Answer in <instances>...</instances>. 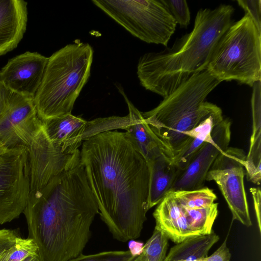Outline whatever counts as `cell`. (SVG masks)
Here are the masks:
<instances>
[{"mask_svg":"<svg viewBox=\"0 0 261 261\" xmlns=\"http://www.w3.org/2000/svg\"><path fill=\"white\" fill-rule=\"evenodd\" d=\"M180 28H186L190 22V10L185 0H161Z\"/></svg>","mask_w":261,"mask_h":261,"instance_id":"obj_26","label":"cell"},{"mask_svg":"<svg viewBox=\"0 0 261 261\" xmlns=\"http://www.w3.org/2000/svg\"><path fill=\"white\" fill-rule=\"evenodd\" d=\"M218 203H214L210 206L188 209L182 207L186 219L192 230L197 235L211 233L213 226L218 214Z\"/></svg>","mask_w":261,"mask_h":261,"instance_id":"obj_22","label":"cell"},{"mask_svg":"<svg viewBox=\"0 0 261 261\" xmlns=\"http://www.w3.org/2000/svg\"><path fill=\"white\" fill-rule=\"evenodd\" d=\"M42 124L34 98L12 91L0 82V146L27 147Z\"/></svg>","mask_w":261,"mask_h":261,"instance_id":"obj_9","label":"cell"},{"mask_svg":"<svg viewBox=\"0 0 261 261\" xmlns=\"http://www.w3.org/2000/svg\"><path fill=\"white\" fill-rule=\"evenodd\" d=\"M226 240V239L212 255L200 259L198 261H230L231 254L227 246Z\"/></svg>","mask_w":261,"mask_h":261,"instance_id":"obj_30","label":"cell"},{"mask_svg":"<svg viewBox=\"0 0 261 261\" xmlns=\"http://www.w3.org/2000/svg\"><path fill=\"white\" fill-rule=\"evenodd\" d=\"M231 121L225 118L213 128L212 140L206 142L179 171L171 191H192L203 188L208 171L219 155L229 147Z\"/></svg>","mask_w":261,"mask_h":261,"instance_id":"obj_13","label":"cell"},{"mask_svg":"<svg viewBox=\"0 0 261 261\" xmlns=\"http://www.w3.org/2000/svg\"><path fill=\"white\" fill-rule=\"evenodd\" d=\"M252 87V132L249 152L244 162V169L247 179L259 185L261 179V81L255 82Z\"/></svg>","mask_w":261,"mask_h":261,"instance_id":"obj_18","label":"cell"},{"mask_svg":"<svg viewBox=\"0 0 261 261\" xmlns=\"http://www.w3.org/2000/svg\"><path fill=\"white\" fill-rule=\"evenodd\" d=\"M21 261H40L38 254L30 255Z\"/></svg>","mask_w":261,"mask_h":261,"instance_id":"obj_33","label":"cell"},{"mask_svg":"<svg viewBox=\"0 0 261 261\" xmlns=\"http://www.w3.org/2000/svg\"><path fill=\"white\" fill-rule=\"evenodd\" d=\"M224 118L221 109L214 104L207 115L188 133L190 138L189 141L178 153L170 158L172 162L180 171L186 167L206 142L212 140L211 133L214 127Z\"/></svg>","mask_w":261,"mask_h":261,"instance_id":"obj_20","label":"cell"},{"mask_svg":"<svg viewBox=\"0 0 261 261\" xmlns=\"http://www.w3.org/2000/svg\"><path fill=\"white\" fill-rule=\"evenodd\" d=\"M93 51L88 43L66 45L48 58L34 101L41 121L71 114L90 74Z\"/></svg>","mask_w":261,"mask_h":261,"instance_id":"obj_5","label":"cell"},{"mask_svg":"<svg viewBox=\"0 0 261 261\" xmlns=\"http://www.w3.org/2000/svg\"><path fill=\"white\" fill-rule=\"evenodd\" d=\"M42 123L52 143L66 154L78 150L85 140L99 133L118 128L114 116L87 121L71 113L50 118Z\"/></svg>","mask_w":261,"mask_h":261,"instance_id":"obj_12","label":"cell"},{"mask_svg":"<svg viewBox=\"0 0 261 261\" xmlns=\"http://www.w3.org/2000/svg\"><path fill=\"white\" fill-rule=\"evenodd\" d=\"M207 70L221 82L251 87L261 80V33L245 14L233 22L217 43Z\"/></svg>","mask_w":261,"mask_h":261,"instance_id":"obj_6","label":"cell"},{"mask_svg":"<svg viewBox=\"0 0 261 261\" xmlns=\"http://www.w3.org/2000/svg\"><path fill=\"white\" fill-rule=\"evenodd\" d=\"M220 83L205 70L180 85L154 109L141 112L145 121L173 156L190 139L188 133L212 109L214 103L205 99Z\"/></svg>","mask_w":261,"mask_h":261,"instance_id":"obj_4","label":"cell"},{"mask_svg":"<svg viewBox=\"0 0 261 261\" xmlns=\"http://www.w3.org/2000/svg\"><path fill=\"white\" fill-rule=\"evenodd\" d=\"M237 3L261 33V1L238 0Z\"/></svg>","mask_w":261,"mask_h":261,"instance_id":"obj_28","label":"cell"},{"mask_svg":"<svg viewBox=\"0 0 261 261\" xmlns=\"http://www.w3.org/2000/svg\"><path fill=\"white\" fill-rule=\"evenodd\" d=\"M28 19L27 2L0 0V56L17 47L26 32Z\"/></svg>","mask_w":261,"mask_h":261,"instance_id":"obj_16","label":"cell"},{"mask_svg":"<svg viewBox=\"0 0 261 261\" xmlns=\"http://www.w3.org/2000/svg\"><path fill=\"white\" fill-rule=\"evenodd\" d=\"M92 3L130 33L166 46L176 23L161 0H93Z\"/></svg>","mask_w":261,"mask_h":261,"instance_id":"obj_7","label":"cell"},{"mask_svg":"<svg viewBox=\"0 0 261 261\" xmlns=\"http://www.w3.org/2000/svg\"><path fill=\"white\" fill-rule=\"evenodd\" d=\"M27 148L30 192L42 189L55 176L80 159V149L72 153L62 152L50 141L42 124Z\"/></svg>","mask_w":261,"mask_h":261,"instance_id":"obj_11","label":"cell"},{"mask_svg":"<svg viewBox=\"0 0 261 261\" xmlns=\"http://www.w3.org/2000/svg\"><path fill=\"white\" fill-rule=\"evenodd\" d=\"M130 261H146L145 257L143 253H142L140 255L134 257Z\"/></svg>","mask_w":261,"mask_h":261,"instance_id":"obj_34","label":"cell"},{"mask_svg":"<svg viewBox=\"0 0 261 261\" xmlns=\"http://www.w3.org/2000/svg\"><path fill=\"white\" fill-rule=\"evenodd\" d=\"M250 193L252 196L255 214L258 230L261 233V193L259 188H251Z\"/></svg>","mask_w":261,"mask_h":261,"instance_id":"obj_31","label":"cell"},{"mask_svg":"<svg viewBox=\"0 0 261 261\" xmlns=\"http://www.w3.org/2000/svg\"><path fill=\"white\" fill-rule=\"evenodd\" d=\"M37 254L38 247L33 240L19 236L15 243L0 257V261H21L30 255Z\"/></svg>","mask_w":261,"mask_h":261,"instance_id":"obj_25","label":"cell"},{"mask_svg":"<svg viewBox=\"0 0 261 261\" xmlns=\"http://www.w3.org/2000/svg\"><path fill=\"white\" fill-rule=\"evenodd\" d=\"M144 244L142 242L129 240L128 243L129 251L133 256L140 255L143 252Z\"/></svg>","mask_w":261,"mask_h":261,"instance_id":"obj_32","label":"cell"},{"mask_svg":"<svg viewBox=\"0 0 261 261\" xmlns=\"http://www.w3.org/2000/svg\"><path fill=\"white\" fill-rule=\"evenodd\" d=\"M153 216L155 220V227L163 231L169 239L176 244L197 236L189 226L182 208L172 191L169 192L158 204Z\"/></svg>","mask_w":261,"mask_h":261,"instance_id":"obj_17","label":"cell"},{"mask_svg":"<svg viewBox=\"0 0 261 261\" xmlns=\"http://www.w3.org/2000/svg\"><path fill=\"white\" fill-rule=\"evenodd\" d=\"M173 192L180 206L188 209H198L210 206L217 199V196L213 190L204 187L195 190Z\"/></svg>","mask_w":261,"mask_h":261,"instance_id":"obj_23","label":"cell"},{"mask_svg":"<svg viewBox=\"0 0 261 261\" xmlns=\"http://www.w3.org/2000/svg\"><path fill=\"white\" fill-rule=\"evenodd\" d=\"M169 238L161 230L155 227L152 236L144 244L142 253L146 261H164Z\"/></svg>","mask_w":261,"mask_h":261,"instance_id":"obj_24","label":"cell"},{"mask_svg":"<svg viewBox=\"0 0 261 261\" xmlns=\"http://www.w3.org/2000/svg\"><path fill=\"white\" fill-rule=\"evenodd\" d=\"M246 155L242 149L229 147L214 161L206 181L213 180L218 185L231 211L232 220L249 227L252 222L244 180Z\"/></svg>","mask_w":261,"mask_h":261,"instance_id":"obj_10","label":"cell"},{"mask_svg":"<svg viewBox=\"0 0 261 261\" xmlns=\"http://www.w3.org/2000/svg\"><path fill=\"white\" fill-rule=\"evenodd\" d=\"M23 213L40 261H67L82 254L99 211L80 159L30 192Z\"/></svg>","mask_w":261,"mask_h":261,"instance_id":"obj_2","label":"cell"},{"mask_svg":"<svg viewBox=\"0 0 261 261\" xmlns=\"http://www.w3.org/2000/svg\"><path fill=\"white\" fill-rule=\"evenodd\" d=\"M147 163L149 172V210L158 205L171 191L180 170L164 153Z\"/></svg>","mask_w":261,"mask_h":261,"instance_id":"obj_19","label":"cell"},{"mask_svg":"<svg viewBox=\"0 0 261 261\" xmlns=\"http://www.w3.org/2000/svg\"><path fill=\"white\" fill-rule=\"evenodd\" d=\"M101 219L113 237H140L149 210L147 163L125 132L107 130L85 140L80 150Z\"/></svg>","mask_w":261,"mask_h":261,"instance_id":"obj_1","label":"cell"},{"mask_svg":"<svg viewBox=\"0 0 261 261\" xmlns=\"http://www.w3.org/2000/svg\"><path fill=\"white\" fill-rule=\"evenodd\" d=\"M48 60L37 52L19 54L9 60L0 69V82L12 91L34 98Z\"/></svg>","mask_w":261,"mask_h":261,"instance_id":"obj_14","label":"cell"},{"mask_svg":"<svg viewBox=\"0 0 261 261\" xmlns=\"http://www.w3.org/2000/svg\"><path fill=\"white\" fill-rule=\"evenodd\" d=\"M127 104L128 122L124 127L125 133L138 151L148 163L164 153L169 158L173 155L159 139L145 121L142 113L128 100L122 89H119Z\"/></svg>","mask_w":261,"mask_h":261,"instance_id":"obj_15","label":"cell"},{"mask_svg":"<svg viewBox=\"0 0 261 261\" xmlns=\"http://www.w3.org/2000/svg\"><path fill=\"white\" fill-rule=\"evenodd\" d=\"M219 240V236L214 232L188 238L173 246L164 261H198L207 256L209 250Z\"/></svg>","mask_w":261,"mask_h":261,"instance_id":"obj_21","label":"cell"},{"mask_svg":"<svg viewBox=\"0 0 261 261\" xmlns=\"http://www.w3.org/2000/svg\"><path fill=\"white\" fill-rule=\"evenodd\" d=\"M18 237L16 230L0 229V257L15 243Z\"/></svg>","mask_w":261,"mask_h":261,"instance_id":"obj_29","label":"cell"},{"mask_svg":"<svg viewBox=\"0 0 261 261\" xmlns=\"http://www.w3.org/2000/svg\"><path fill=\"white\" fill-rule=\"evenodd\" d=\"M30 192L27 147L0 146V224L23 213Z\"/></svg>","mask_w":261,"mask_h":261,"instance_id":"obj_8","label":"cell"},{"mask_svg":"<svg viewBox=\"0 0 261 261\" xmlns=\"http://www.w3.org/2000/svg\"><path fill=\"white\" fill-rule=\"evenodd\" d=\"M134 257L129 250L109 251L89 255L81 254L67 261H130Z\"/></svg>","mask_w":261,"mask_h":261,"instance_id":"obj_27","label":"cell"},{"mask_svg":"<svg viewBox=\"0 0 261 261\" xmlns=\"http://www.w3.org/2000/svg\"><path fill=\"white\" fill-rule=\"evenodd\" d=\"M233 7L221 4L200 9L194 27L170 47L143 55L137 74L146 90L165 98L193 76L207 69L219 40L233 23Z\"/></svg>","mask_w":261,"mask_h":261,"instance_id":"obj_3","label":"cell"}]
</instances>
